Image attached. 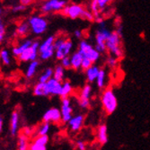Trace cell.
Masks as SVG:
<instances>
[{
  "mask_svg": "<svg viewBox=\"0 0 150 150\" xmlns=\"http://www.w3.org/2000/svg\"><path fill=\"white\" fill-rule=\"evenodd\" d=\"M67 39V38H66L64 35H59V36H57V37L55 38V42H54V48H55V50H56L58 47H59Z\"/></svg>",
  "mask_w": 150,
  "mask_h": 150,
  "instance_id": "cell-35",
  "label": "cell"
},
{
  "mask_svg": "<svg viewBox=\"0 0 150 150\" xmlns=\"http://www.w3.org/2000/svg\"><path fill=\"white\" fill-rule=\"evenodd\" d=\"M50 130V123L48 122H42V124H40L37 129H35V137L39 136H48L49 132Z\"/></svg>",
  "mask_w": 150,
  "mask_h": 150,
  "instance_id": "cell-24",
  "label": "cell"
},
{
  "mask_svg": "<svg viewBox=\"0 0 150 150\" xmlns=\"http://www.w3.org/2000/svg\"><path fill=\"white\" fill-rule=\"evenodd\" d=\"M84 121H85V116L83 114H78L73 116L67 124H69V129L72 132H78L81 129V128L83 127Z\"/></svg>",
  "mask_w": 150,
  "mask_h": 150,
  "instance_id": "cell-15",
  "label": "cell"
},
{
  "mask_svg": "<svg viewBox=\"0 0 150 150\" xmlns=\"http://www.w3.org/2000/svg\"><path fill=\"white\" fill-rule=\"evenodd\" d=\"M40 42L39 40H33L32 46L25 50L21 56L17 59L20 62H32L38 60L39 58V47H40Z\"/></svg>",
  "mask_w": 150,
  "mask_h": 150,
  "instance_id": "cell-8",
  "label": "cell"
},
{
  "mask_svg": "<svg viewBox=\"0 0 150 150\" xmlns=\"http://www.w3.org/2000/svg\"><path fill=\"white\" fill-rule=\"evenodd\" d=\"M30 26L29 23L27 21H22L18 25L16 31V33L19 36V37H24L26 35H28V33H30Z\"/></svg>",
  "mask_w": 150,
  "mask_h": 150,
  "instance_id": "cell-22",
  "label": "cell"
},
{
  "mask_svg": "<svg viewBox=\"0 0 150 150\" xmlns=\"http://www.w3.org/2000/svg\"><path fill=\"white\" fill-rule=\"evenodd\" d=\"M33 93L35 96H39V97L50 96L46 83H40V82H38V83L33 86Z\"/></svg>",
  "mask_w": 150,
  "mask_h": 150,
  "instance_id": "cell-17",
  "label": "cell"
},
{
  "mask_svg": "<svg viewBox=\"0 0 150 150\" xmlns=\"http://www.w3.org/2000/svg\"><path fill=\"white\" fill-rule=\"evenodd\" d=\"M107 65L108 67H110L111 69H114V67L117 66V63H118V59L112 56H110L108 59H107Z\"/></svg>",
  "mask_w": 150,
  "mask_h": 150,
  "instance_id": "cell-38",
  "label": "cell"
},
{
  "mask_svg": "<svg viewBox=\"0 0 150 150\" xmlns=\"http://www.w3.org/2000/svg\"><path fill=\"white\" fill-rule=\"evenodd\" d=\"M29 150H47V146H42V145L32 142L29 145Z\"/></svg>",
  "mask_w": 150,
  "mask_h": 150,
  "instance_id": "cell-37",
  "label": "cell"
},
{
  "mask_svg": "<svg viewBox=\"0 0 150 150\" xmlns=\"http://www.w3.org/2000/svg\"><path fill=\"white\" fill-rule=\"evenodd\" d=\"M109 3H110V1H108V0H97V5H98L99 10L100 11L104 10V8L107 6Z\"/></svg>",
  "mask_w": 150,
  "mask_h": 150,
  "instance_id": "cell-40",
  "label": "cell"
},
{
  "mask_svg": "<svg viewBox=\"0 0 150 150\" xmlns=\"http://www.w3.org/2000/svg\"><path fill=\"white\" fill-rule=\"evenodd\" d=\"M0 61L4 66L11 65V54L7 49H2L0 50Z\"/></svg>",
  "mask_w": 150,
  "mask_h": 150,
  "instance_id": "cell-28",
  "label": "cell"
},
{
  "mask_svg": "<svg viewBox=\"0 0 150 150\" xmlns=\"http://www.w3.org/2000/svg\"><path fill=\"white\" fill-rule=\"evenodd\" d=\"M43 122L48 123H59L61 121V112L59 108L52 107L47 110L42 116Z\"/></svg>",
  "mask_w": 150,
  "mask_h": 150,
  "instance_id": "cell-12",
  "label": "cell"
},
{
  "mask_svg": "<svg viewBox=\"0 0 150 150\" xmlns=\"http://www.w3.org/2000/svg\"><path fill=\"white\" fill-rule=\"evenodd\" d=\"M55 38L56 37L54 35H50L40 43L39 58L40 60L47 61L55 56V48H54Z\"/></svg>",
  "mask_w": 150,
  "mask_h": 150,
  "instance_id": "cell-2",
  "label": "cell"
},
{
  "mask_svg": "<svg viewBox=\"0 0 150 150\" xmlns=\"http://www.w3.org/2000/svg\"><path fill=\"white\" fill-rule=\"evenodd\" d=\"M103 108L107 114L113 113L118 106L117 97L112 89H106L103 92L101 97Z\"/></svg>",
  "mask_w": 150,
  "mask_h": 150,
  "instance_id": "cell-3",
  "label": "cell"
},
{
  "mask_svg": "<svg viewBox=\"0 0 150 150\" xmlns=\"http://www.w3.org/2000/svg\"><path fill=\"white\" fill-rule=\"evenodd\" d=\"M100 28L96 31V34H95V46L94 49L96 50L100 54L105 52L106 50V40L110 37L112 32L106 29L105 27V22H103L99 24Z\"/></svg>",
  "mask_w": 150,
  "mask_h": 150,
  "instance_id": "cell-5",
  "label": "cell"
},
{
  "mask_svg": "<svg viewBox=\"0 0 150 150\" xmlns=\"http://www.w3.org/2000/svg\"><path fill=\"white\" fill-rule=\"evenodd\" d=\"M97 139L101 145H104L108 142V128L106 125L102 124L98 127Z\"/></svg>",
  "mask_w": 150,
  "mask_h": 150,
  "instance_id": "cell-21",
  "label": "cell"
},
{
  "mask_svg": "<svg viewBox=\"0 0 150 150\" xmlns=\"http://www.w3.org/2000/svg\"><path fill=\"white\" fill-rule=\"evenodd\" d=\"M73 91V87L72 85L69 81H64L62 82V88H61V92L59 96L63 99V98H67L71 94Z\"/></svg>",
  "mask_w": 150,
  "mask_h": 150,
  "instance_id": "cell-23",
  "label": "cell"
},
{
  "mask_svg": "<svg viewBox=\"0 0 150 150\" xmlns=\"http://www.w3.org/2000/svg\"><path fill=\"white\" fill-rule=\"evenodd\" d=\"M93 65V63L90 59H88L86 58H83V59H82V64H81V69L86 71Z\"/></svg>",
  "mask_w": 150,
  "mask_h": 150,
  "instance_id": "cell-34",
  "label": "cell"
},
{
  "mask_svg": "<svg viewBox=\"0 0 150 150\" xmlns=\"http://www.w3.org/2000/svg\"><path fill=\"white\" fill-rule=\"evenodd\" d=\"M59 110L61 112V121L63 123H69V121L73 117V107L69 97L61 99V105Z\"/></svg>",
  "mask_w": 150,
  "mask_h": 150,
  "instance_id": "cell-10",
  "label": "cell"
},
{
  "mask_svg": "<svg viewBox=\"0 0 150 150\" xmlns=\"http://www.w3.org/2000/svg\"><path fill=\"white\" fill-rule=\"evenodd\" d=\"M105 79H106V72L104 69H100L98 76L95 80L96 82V85L99 88H103L105 86Z\"/></svg>",
  "mask_w": 150,
  "mask_h": 150,
  "instance_id": "cell-30",
  "label": "cell"
},
{
  "mask_svg": "<svg viewBox=\"0 0 150 150\" xmlns=\"http://www.w3.org/2000/svg\"><path fill=\"white\" fill-rule=\"evenodd\" d=\"M22 134L23 135H24V136H26V137H30V136L33 134V129L30 128V127H24L23 129V132H22Z\"/></svg>",
  "mask_w": 150,
  "mask_h": 150,
  "instance_id": "cell-42",
  "label": "cell"
},
{
  "mask_svg": "<svg viewBox=\"0 0 150 150\" xmlns=\"http://www.w3.org/2000/svg\"><path fill=\"white\" fill-rule=\"evenodd\" d=\"M33 142L42 145V146H47L49 142V137L48 136H39V137H35L33 140Z\"/></svg>",
  "mask_w": 150,
  "mask_h": 150,
  "instance_id": "cell-32",
  "label": "cell"
},
{
  "mask_svg": "<svg viewBox=\"0 0 150 150\" xmlns=\"http://www.w3.org/2000/svg\"><path fill=\"white\" fill-rule=\"evenodd\" d=\"M33 40H31V39H25L23 40H22V42L16 45V46H13L12 48V55L13 57H16V59H18L20 56H21V54L27 49H29L32 44H33Z\"/></svg>",
  "mask_w": 150,
  "mask_h": 150,
  "instance_id": "cell-13",
  "label": "cell"
},
{
  "mask_svg": "<svg viewBox=\"0 0 150 150\" xmlns=\"http://www.w3.org/2000/svg\"><path fill=\"white\" fill-rule=\"evenodd\" d=\"M78 51L81 53L83 58L90 59L93 63L97 62L101 57V54L86 40H82L79 42Z\"/></svg>",
  "mask_w": 150,
  "mask_h": 150,
  "instance_id": "cell-6",
  "label": "cell"
},
{
  "mask_svg": "<svg viewBox=\"0 0 150 150\" xmlns=\"http://www.w3.org/2000/svg\"><path fill=\"white\" fill-rule=\"evenodd\" d=\"M20 126V114L17 111H13L10 118V133L13 137L17 134Z\"/></svg>",
  "mask_w": 150,
  "mask_h": 150,
  "instance_id": "cell-16",
  "label": "cell"
},
{
  "mask_svg": "<svg viewBox=\"0 0 150 150\" xmlns=\"http://www.w3.org/2000/svg\"><path fill=\"white\" fill-rule=\"evenodd\" d=\"M47 87H48V92L50 95H53V96H57V95L60 94L61 88H62V82H59L56 80L55 78H51L47 82Z\"/></svg>",
  "mask_w": 150,
  "mask_h": 150,
  "instance_id": "cell-14",
  "label": "cell"
},
{
  "mask_svg": "<svg viewBox=\"0 0 150 150\" xmlns=\"http://www.w3.org/2000/svg\"><path fill=\"white\" fill-rule=\"evenodd\" d=\"M120 37L115 33H112L110 37L108 38V40H106V50L112 54V56L116 58V59H120L122 58L124 55L123 53V50L120 47Z\"/></svg>",
  "mask_w": 150,
  "mask_h": 150,
  "instance_id": "cell-4",
  "label": "cell"
},
{
  "mask_svg": "<svg viewBox=\"0 0 150 150\" xmlns=\"http://www.w3.org/2000/svg\"><path fill=\"white\" fill-rule=\"evenodd\" d=\"M39 66H40V61L39 60L29 62V64L27 65V67H26L25 72H24L25 76H26L27 79H32V78L34 77V76L38 72Z\"/></svg>",
  "mask_w": 150,
  "mask_h": 150,
  "instance_id": "cell-18",
  "label": "cell"
},
{
  "mask_svg": "<svg viewBox=\"0 0 150 150\" xmlns=\"http://www.w3.org/2000/svg\"><path fill=\"white\" fill-rule=\"evenodd\" d=\"M91 93H92V86L90 84L85 85L80 92L79 100H88V101H90Z\"/></svg>",
  "mask_w": 150,
  "mask_h": 150,
  "instance_id": "cell-29",
  "label": "cell"
},
{
  "mask_svg": "<svg viewBox=\"0 0 150 150\" xmlns=\"http://www.w3.org/2000/svg\"><path fill=\"white\" fill-rule=\"evenodd\" d=\"M33 3V1H30V0H22V1H20V4L24 6H28L29 5H31Z\"/></svg>",
  "mask_w": 150,
  "mask_h": 150,
  "instance_id": "cell-45",
  "label": "cell"
},
{
  "mask_svg": "<svg viewBox=\"0 0 150 150\" xmlns=\"http://www.w3.org/2000/svg\"><path fill=\"white\" fill-rule=\"evenodd\" d=\"M76 147L78 150H86V145L84 141L82 140H78L76 142Z\"/></svg>",
  "mask_w": 150,
  "mask_h": 150,
  "instance_id": "cell-43",
  "label": "cell"
},
{
  "mask_svg": "<svg viewBox=\"0 0 150 150\" xmlns=\"http://www.w3.org/2000/svg\"><path fill=\"white\" fill-rule=\"evenodd\" d=\"M26 9V6L21 5L20 3L18 5H16L12 7V12L13 13H20V12H23Z\"/></svg>",
  "mask_w": 150,
  "mask_h": 150,
  "instance_id": "cell-39",
  "label": "cell"
},
{
  "mask_svg": "<svg viewBox=\"0 0 150 150\" xmlns=\"http://www.w3.org/2000/svg\"><path fill=\"white\" fill-rule=\"evenodd\" d=\"M17 150H29V138L21 134L17 139Z\"/></svg>",
  "mask_w": 150,
  "mask_h": 150,
  "instance_id": "cell-26",
  "label": "cell"
},
{
  "mask_svg": "<svg viewBox=\"0 0 150 150\" xmlns=\"http://www.w3.org/2000/svg\"><path fill=\"white\" fill-rule=\"evenodd\" d=\"M100 67L96 65H93L90 69H88L86 71V80L89 84H92L93 82L96 80L99 71H100Z\"/></svg>",
  "mask_w": 150,
  "mask_h": 150,
  "instance_id": "cell-20",
  "label": "cell"
},
{
  "mask_svg": "<svg viewBox=\"0 0 150 150\" xmlns=\"http://www.w3.org/2000/svg\"><path fill=\"white\" fill-rule=\"evenodd\" d=\"M60 65L64 67L65 69H71V62H70V57H66L63 59L60 60Z\"/></svg>",
  "mask_w": 150,
  "mask_h": 150,
  "instance_id": "cell-36",
  "label": "cell"
},
{
  "mask_svg": "<svg viewBox=\"0 0 150 150\" xmlns=\"http://www.w3.org/2000/svg\"><path fill=\"white\" fill-rule=\"evenodd\" d=\"M53 77V69L51 67H46V69L40 73L39 76L40 83H47L49 80Z\"/></svg>",
  "mask_w": 150,
  "mask_h": 150,
  "instance_id": "cell-27",
  "label": "cell"
},
{
  "mask_svg": "<svg viewBox=\"0 0 150 150\" xmlns=\"http://www.w3.org/2000/svg\"><path fill=\"white\" fill-rule=\"evenodd\" d=\"M74 36H75L76 39L81 40L82 37H83V33H82V31H80V30H76V31L74 32Z\"/></svg>",
  "mask_w": 150,
  "mask_h": 150,
  "instance_id": "cell-44",
  "label": "cell"
},
{
  "mask_svg": "<svg viewBox=\"0 0 150 150\" xmlns=\"http://www.w3.org/2000/svg\"><path fill=\"white\" fill-rule=\"evenodd\" d=\"M74 43L70 39H67L65 42L55 50V58L61 60L66 57H69L73 50Z\"/></svg>",
  "mask_w": 150,
  "mask_h": 150,
  "instance_id": "cell-11",
  "label": "cell"
},
{
  "mask_svg": "<svg viewBox=\"0 0 150 150\" xmlns=\"http://www.w3.org/2000/svg\"><path fill=\"white\" fill-rule=\"evenodd\" d=\"M90 11L92 12V13L94 16V19L101 17V11L99 10L98 5H97V0H93V1L91 2L90 4Z\"/></svg>",
  "mask_w": 150,
  "mask_h": 150,
  "instance_id": "cell-31",
  "label": "cell"
},
{
  "mask_svg": "<svg viewBox=\"0 0 150 150\" xmlns=\"http://www.w3.org/2000/svg\"><path fill=\"white\" fill-rule=\"evenodd\" d=\"M78 103H79V106L82 109H87L90 106V101L88 100H79Z\"/></svg>",
  "mask_w": 150,
  "mask_h": 150,
  "instance_id": "cell-41",
  "label": "cell"
},
{
  "mask_svg": "<svg viewBox=\"0 0 150 150\" xmlns=\"http://www.w3.org/2000/svg\"><path fill=\"white\" fill-rule=\"evenodd\" d=\"M2 13H3V9H2V7H1V6H0V17H1Z\"/></svg>",
  "mask_w": 150,
  "mask_h": 150,
  "instance_id": "cell-47",
  "label": "cell"
},
{
  "mask_svg": "<svg viewBox=\"0 0 150 150\" xmlns=\"http://www.w3.org/2000/svg\"><path fill=\"white\" fill-rule=\"evenodd\" d=\"M27 22L29 23L31 33L35 36L42 35L48 30L49 22L44 16L34 15L30 16Z\"/></svg>",
  "mask_w": 150,
  "mask_h": 150,
  "instance_id": "cell-1",
  "label": "cell"
},
{
  "mask_svg": "<svg viewBox=\"0 0 150 150\" xmlns=\"http://www.w3.org/2000/svg\"><path fill=\"white\" fill-rule=\"evenodd\" d=\"M53 78H55L56 80L59 82H63L65 78V69L59 64L53 69Z\"/></svg>",
  "mask_w": 150,
  "mask_h": 150,
  "instance_id": "cell-25",
  "label": "cell"
},
{
  "mask_svg": "<svg viewBox=\"0 0 150 150\" xmlns=\"http://www.w3.org/2000/svg\"><path fill=\"white\" fill-rule=\"evenodd\" d=\"M69 57H70V62H71V69L75 70L80 69L82 59H83V56L81 55V53L78 50H76L74 53H72Z\"/></svg>",
  "mask_w": 150,
  "mask_h": 150,
  "instance_id": "cell-19",
  "label": "cell"
},
{
  "mask_svg": "<svg viewBox=\"0 0 150 150\" xmlns=\"http://www.w3.org/2000/svg\"><path fill=\"white\" fill-rule=\"evenodd\" d=\"M67 6V1H65V0H48L40 5V11L44 15H48L51 13L60 12Z\"/></svg>",
  "mask_w": 150,
  "mask_h": 150,
  "instance_id": "cell-7",
  "label": "cell"
},
{
  "mask_svg": "<svg viewBox=\"0 0 150 150\" xmlns=\"http://www.w3.org/2000/svg\"><path fill=\"white\" fill-rule=\"evenodd\" d=\"M3 127H4V120L2 117H0V133L3 130Z\"/></svg>",
  "mask_w": 150,
  "mask_h": 150,
  "instance_id": "cell-46",
  "label": "cell"
},
{
  "mask_svg": "<svg viewBox=\"0 0 150 150\" xmlns=\"http://www.w3.org/2000/svg\"><path fill=\"white\" fill-rule=\"evenodd\" d=\"M86 10V8H85L82 5L70 4V5H67V6H65V8L61 12L64 16L74 20V19H77V18L83 19Z\"/></svg>",
  "mask_w": 150,
  "mask_h": 150,
  "instance_id": "cell-9",
  "label": "cell"
},
{
  "mask_svg": "<svg viewBox=\"0 0 150 150\" xmlns=\"http://www.w3.org/2000/svg\"><path fill=\"white\" fill-rule=\"evenodd\" d=\"M6 24L2 19V17H0V42H2L4 39L6 38Z\"/></svg>",
  "mask_w": 150,
  "mask_h": 150,
  "instance_id": "cell-33",
  "label": "cell"
}]
</instances>
